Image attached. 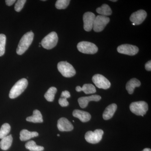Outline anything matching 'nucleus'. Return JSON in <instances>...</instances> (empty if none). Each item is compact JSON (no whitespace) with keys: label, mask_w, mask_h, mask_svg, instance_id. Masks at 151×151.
<instances>
[{"label":"nucleus","mask_w":151,"mask_h":151,"mask_svg":"<svg viewBox=\"0 0 151 151\" xmlns=\"http://www.w3.org/2000/svg\"><path fill=\"white\" fill-rule=\"evenodd\" d=\"M104 132L101 129H96L94 132L89 131L85 135L86 142L91 144H97L102 140Z\"/></svg>","instance_id":"nucleus-7"},{"label":"nucleus","mask_w":151,"mask_h":151,"mask_svg":"<svg viewBox=\"0 0 151 151\" xmlns=\"http://www.w3.org/2000/svg\"><path fill=\"white\" fill-rule=\"evenodd\" d=\"M145 69L148 71H151V61L150 60L148 62H147L145 65Z\"/></svg>","instance_id":"nucleus-31"},{"label":"nucleus","mask_w":151,"mask_h":151,"mask_svg":"<svg viewBox=\"0 0 151 151\" xmlns=\"http://www.w3.org/2000/svg\"><path fill=\"white\" fill-rule=\"evenodd\" d=\"M100 95H93L88 97H82L78 98V101L79 106L81 108H84L87 107L90 101H99L101 100Z\"/></svg>","instance_id":"nucleus-14"},{"label":"nucleus","mask_w":151,"mask_h":151,"mask_svg":"<svg viewBox=\"0 0 151 151\" xmlns=\"http://www.w3.org/2000/svg\"><path fill=\"white\" fill-rule=\"evenodd\" d=\"M26 2V0H19L18 1L15 5V10L17 12H20L23 8Z\"/></svg>","instance_id":"nucleus-28"},{"label":"nucleus","mask_w":151,"mask_h":151,"mask_svg":"<svg viewBox=\"0 0 151 151\" xmlns=\"http://www.w3.org/2000/svg\"><path fill=\"white\" fill-rule=\"evenodd\" d=\"M38 135L37 132H31L27 129H23L20 133V139L22 141H27L31 138L37 137Z\"/></svg>","instance_id":"nucleus-17"},{"label":"nucleus","mask_w":151,"mask_h":151,"mask_svg":"<svg viewBox=\"0 0 151 151\" xmlns=\"http://www.w3.org/2000/svg\"><path fill=\"white\" fill-rule=\"evenodd\" d=\"M95 14L91 12H87L83 15L84 29L86 32H89L92 29L95 19Z\"/></svg>","instance_id":"nucleus-11"},{"label":"nucleus","mask_w":151,"mask_h":151,"mask_svg":"<svg viewBox=\"0 0 151 151\" xmlns=\"http://www.w3.org/2000/svg\"><path fill=\"white\" fill-rule=\"evenodd\" d=\"M57 127L61 132H70L73 129V125L65 118H61L58 121Z\"/></svg>","instance_id":"nucleus-13"},{"label":"nucleus","mask_w":151,"mask_h":151,"mask_svg":"<svg viewBox=\"0 0 151 151\" xmlns=\"http://www.w3.org/2000/svg\"><path fill=\"white\" fill-rule=\"evenodd\" d=\"M11 131V127L7 123L3 124L0 129V139L5 137Z\"/></svg>","instance_id":"nucleus-24"},{"label":"nucleus","mask_w":151,"mask_h":151,"mask_svg":"<svg viewBox=\"0 0 151 151\" xmlns=\"http://www.w3.org/2000/svg\"><path fill=\"white\" fill-rule=\"evenodd\" d=\"M78 50L85 54H94L98 51V47L94 44L89 42L82 41L77 45Z\"/></svg>","instance_id":"nucleus-6"},{"label":"nucleus","mask_w":151,"mask_h":151,"mask_svg":"<svg viewBox=\"0 0 151 151\" xmlns=\"http://www.w3.org/2000/svg\"><path fill=\"white\" fill-rule=\"evenodd\" d=\"M139 49L137 47L129 44H124L120 45L117 48V51L120 53L129 55L137 54Z\"/></svg>","instance_id":"nucleus-10"},{"label":"nucleus","mask_w":151,"mask_h":151,"mask_svg":"<svg viewBox=\"0 0 151 151\" xmlns=\"http://www.w3.org/2000/svg\"><path fill=\"white\" fill-rule=\"evenodd\" d=\"M130 109L135 115L143 117L148 110V105L145 101L133 102L130 105Z\"/></svg>","instance_id":"nucleus-3"},{"label":"nucleus","mask_w":151,"mask_h":151,"mask_svg":"<svg viewBox=\"0 0 151 151\" xmlns=\"http://www.w3.org/2000/svg\"><path fill=\"white\" fill-rule=\"evenodd\" d=\"M57 136H58V137H59L60 135L58 134H57Z\"/></svg>","instance_id":"nucleus-36"},{"label":"nucleus","mask_w":151,"mask_h":151,"mask_svg":"<svg viewBox=\"0 0 151 151\" xmlns=\"http://www.w3.org/2000/svg\"><path fill=\"white\" fill-rule=\"evenodd\" d=\"M26 120L27 122L34 123H42L43 122L42 115L40 111L38 110H34L33 112L32 116L27 117Z\"/></svg>","instance_id":"nucleus-19"},{"label":"nucleus","mask_w":151,"mask_h":151,"mask_svg":"<svg viewBox=\"0 0 151 151\" xmlns=\"http://www.w3.org/2000/svg\"><path fill=\"white\" fill-rule=\"evenodd\" d=\"M57 67L58 71L65 77H72L76 73L73 66L66 61H61L58 63Z\"/></svg>","instance_id":"nucleus-4"},{"label":"nucleus","mask_w":151,"mask_h":151,"mask_svg":"<svg viewBox=\"0 0 151 151\" xmlns=\"http://www.w3.org/2000/svg\"><path fill=\"white\" fill-rule=\"evenodd\" d=\"M59 105L62 107H66L69 105V103L67 101V99L60 97L58 100Z\"/></svg>","instance_id":"nucleus-29"},{"label":"nucleus","mask_w":151,"mask_h":151,"mask_svg":"<svg viewBox=\"0 0 151 151\" xmlns=\"http://www.w3.org/2000/svg\"><path fill=\"white\" fill-rule=\"evenodd\" d=\"M141 82L138 79L136 78L131 79L126 84V89L129 94H133L136 87L140 86Z\"/></svg>","instance_id":"nucleus-18"},{"label":"nucleus","mask_w":151,"mask_h":151,"mask_svg":"<svg viewBox=\"0 0 151 151\" xmlns=\"http://www.w3.org/2000/svg\"><path fill=\"white\" fill-rule=\"evenodd\" d=\"M28 84L27 80L26 78L20 79L12 87L10 91L9 97L11 99H14L19 97L26 89Z\"/></svg>","instance_id":"nucleus-2"},{"label":"nucleus","mask_w":151,"mask_h":151,"mask_svg":"<svg viewBox=\"0 0 151 151\" xmlns=\"http://www.w3.org/2000/svg\"><path fill=\"white\" fill-rule=\"evenodd\" d=\"M6 43V35L1 34H0V56H2L4 54Z\"/></svg>","instance_id":"nucleus-26"},{"label":"nucleus","mask_w":151,"mask_h":151,"mask_svg":"<svg viewBox=\"0 0 151 151\" xmlns=\"http://www.w3.org/2000/svg\"><path fill=\"white\" fill-rule=\"evenodd\" d=\"M96 12L97 13L100 14L101 15L106 17L111 15L112 13L111 7L106 4H104L100 7L97 8Z\"/></svg>","instance_id":"nucleus-21"},{"label":"nucleus","mask_w":151,"mask_h":151,"mask_svg":"<svg viewBox=\"0 0 151 151\" xmlns=\"http://www.w3.org/2000/svg\"><path fill=\"white\" fill-rule=\"evenodd\" d=\"M34 34L32 31L27 32L21 39L17 49V54L22 55L25 52L32 43Z\"/></svg>","instance_id":"nucleus-1"},{"label":"nucleus","mask_w":151,"mask_h":151,"mask_svg":"<svg viewBox=\"0 0 151 151\" xmlns=\"http://www.w3.org/2000/svg\"><path fill=\"white\" fill-rule=\"evenodd\" d=\"M108 17L102 15H98L95 17L93 29L95 32H100L104 29L106 26L110 22Z\"/></svg>","instance_id":"nucleus-8"},{"label":"nucleus","mask_w":151,"mask_h":151,"mask_svg":"<svg viewBox=\"0 0 151 151\" xmlns=\"http://www.w3.org/2000/svg\"><path fill=\"white\" fill-rule=\"evenodd\" d=\"M5 2L7 5L11 6L16 1L15 0H6Z\"/></svg>","instance_id":"nucleus-32"},{"label":"nucleus","mask_w":151,"mask_h":151,"mask_svg":"<svg viewBox=\"0 0 151 151\" xmlns=\"http://www.w3.org/2000/svg\"><path fill=\"white\" fill-rule=\"evenodd\" d=\"M81 90L86 94H93L96 92L95 86L90 84H84L81 87Z\"/></svg>","instance_id":"nucleus-25"},{"label":"nucleus","mask_w":151,"mask_h":151,"mask_svg":"<svg viewBox=\"0 0 151 151\" xmlns=\"http://www.w3.org/2000/svg\"><path fill=\"white\" fill-rule=\"evenodd\" d=\"M58 40V36L56 33L52 32L44 38L41 44L43 48L50 50L56 46Z\"/></svg>","instance_id":"nucleus-5"},{"label":"nucleus","mask_w":151,"mask_h":151,"mask_svg":"<svg viewBox=\"0 0 151 151\" xmlns=\"http://www.w3.org/2000/svg\"><path fill=\"white\" fill-rule=\"evenodd\" d=\"M13 138L12 135L6 136L1 139L0 142V148L3 150H7L10 147Z\"/></svg>","instance_id":"nucleus-20"},{"label":"nucleus","mask_w":151,"mask_h":151,"mask_svg":"<svg viewBox=\"0 0 151 151\" xmlns=\"http://www.w3.org/2000/svg\"><path fill=\"white\" fill-rule=\"evenodd\" d=\"M92 80L96 86L100 89H107L111 86L109 80L101 74H95L92 77Z\"/></svg>","instance_id":"nucleus-9"},{"label":"nucleus","mask_w":151,"mask_h":151,"mask_svg":"<svg viewBox=\"0 0 151 151\" xmlns=\"http://www.w3.org/2000/svg\"><path fill=\"white\" fill-rule=\"evenodd\" d=\"M117 106L115 103L108 105L105 108V111L103 112V117L105 120H109L112 118L117 110Z\"/></svg>","instance_id":"nucleus-16"},{"label":"nucleus","mask_w":151,"mask_h":151,"mask_svg":"<svg viewBox=\"0 0 151 151\" xmlns=\"http://www.w3.org/2000/svg\"><path fill=\"white\" fill-rule=\"evenodd\" d=\"M69 0H58L55 3V7L58 9H66L70 3Z\"/></svg>","instance_id":"nucleus-27"},{"label":"nucleus","mask_w":151,"mask_h":151,"mask_svg":"<svg viewBox=\"0 0 151 151\" xmlns=\"http://www.w3.org/2000/svg\"><path fill=\"white\" fill-rule=\"evenodd\" d=\"M147 16V12L144 10H139L132 14L130 20L135 25L141 24Z\"/></svg>","instance_id":"nucleus-12"},{"label":"nucleus","mask_w":151,"mask_h":151,"mask_svg":"<svg viewBox=\"0 0 151 151\" xmlns=\"http://www.w3.org/2000/svg\"><path fill=\"white\" fill-rule=\"evenodd\" d=\"M142 151H151L150 149V148H145Z\"/></svg>","instance_id":"nucleus-34"},{"label":"nucleus","mask_w":151,"mask_h":151,"mask_svg":"<svg viewBox=\"0 0 151 151\" xmlns=\"http://www.w3.org/2000/svg\"><path fill=\"white\" fill-rule=\"evenodd\" d=\"M76 90L77 92H80L82 91L81 90V87L80 86H77L76 88Z\"/></svg>","instance_id":"nucleus-33"},{"label":"nucleus","mask_w":151,"mask_h":151,"mask_svg":"<svg viewBox=\"0 0 151 151\" xmlns=\"http://www.w3.org/2000/svg\"><path fill=\"white\" fill-rule=\"evenodd\" d=\"M26 148L30 151H42L44 148L42 146L37 145L34 141H30L25 144Z\"/></svg>","instance_id":"nucleus-22"},{"label":"nucleus","mask_w":151,"mask_h":151,"mask_svg":"<svg viewBox=\"0 0 151 151\" xmlns=\"http://www.w3.org/2000/svg\"><path fill=\"white\" fill-rule=\"evenodd\" d=\"M57 91L56 88L54 86L50 87L45 94V98L48 102H52L54 100L55 96Z\"/></svg>","instance_id":"nucleus-23"},{"label":"nucleus","mask_w":151,"mask_h":151,"mask_svg":"<svg viewBox=\"0 0 151 151\" xmlns=\"http://www.w3.org/2000/svg\"><path fill=\"white\" fill-rule=\"evenodd\" d=\"M111 1H112V2H116L117 1V0H111Z\"/></svg>","instance_id":"nucleus-35"},{"label":"nucleus","mask_w":151,"mask_h":151,"mask_svg":"<svg viewBox=\"0 0 151 151\" xmlns=\"http://www.w3.org/2000/svg\"><path fill=\"white\" fill-rule=\"evenodd\" d=\"M70 96V92H68V91H67V90L63 91V92H62V93H61V97H63V98H65L67 99V98H69Z\"/></svg>","instance_id":"nucleus-30"},{"label":"nucleus","mask_w":151,"mask_h":151,"mask_svg":"<svg viewBox=\"0 0 151 151\" xmlns=\"http://www.w3.org/2000/svg\"><path fill=\"white\" fill-rule=\"evenodd\" d=\"M73 115L74 117L78 118L81 122H89L91 118V116L88 112L79 110H75L73 112Z\"/></svg>","instance_id":"nucleus-15"}]
</instances>
